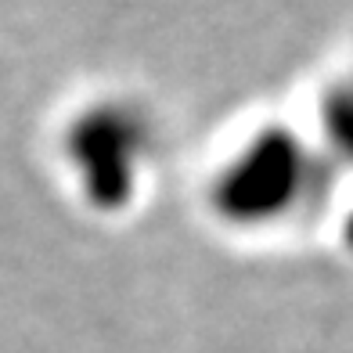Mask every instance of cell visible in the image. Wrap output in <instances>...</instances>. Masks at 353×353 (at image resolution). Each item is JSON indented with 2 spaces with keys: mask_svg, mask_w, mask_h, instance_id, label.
Masks as SVG:
<instances>
[]
</instances>
